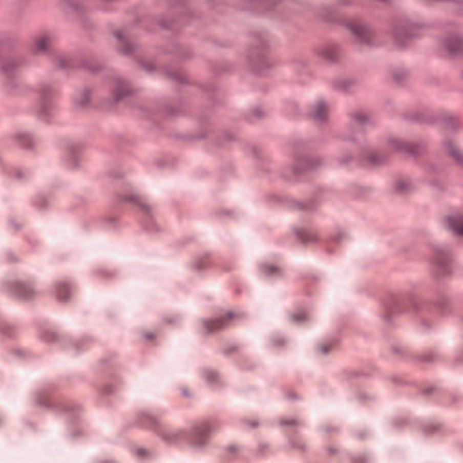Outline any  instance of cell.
I'll use <instances>...</instances> for the list:
<instances>
[{
	"label": "cell",
	"mask_w": 463,
	"mask_h": 463,
	"mask_svg": "<svg viewBox=\"0 0 463 463\" xmlns=\"http://www.w3.org/2000/svg\"><path fill=\"white\" fill-rule=\"evenodd\" d=\"M445 47L449 53L457 54L461 50V39L457 35L449 36L445 41Z\"/></svg>",
	"instance_id": "cell-2"
},
{
	"label": "cell",
	"mask_w": 463,
	"mask_h": 463,
	"mask_svg": "<svg viewBox=\"0 0 463 463\" xmlns=\"http://www.w3.org/2000/svg\"><path fill=\"white\" fill-rule=\"evenodd\" d=\"M348 27H349V29L351 30L352 33L357 38L360 39L361 41H363L365 43L370 42L372 36H371L370 32L368 30V28L365 25L354 21Z\"/></svg>",
	"instance_id": "cell-1"
}]
</instances>
